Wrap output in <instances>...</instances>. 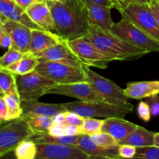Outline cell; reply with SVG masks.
I'll return each instance as SVG.
<instances>
[{
    "label": "cell",
    "instance_id": "1",
    "mask_svg": "<svg viewBox=\"0 0 159 159\" xmlns=\"http://www.w3.org/2000/svg\"><path fill=\"white\" fill-rule=\"evenodd\" d=\"M47 2L54 19L56 34L67 40L80 38L85 35L90 26L85 0Z\"/></svg>",
    "mask_w": 159,
    "mask_h": 159
},
{
    "label": "cell",
    "instance_id": "2",
    "mask_svg": "<svg viewBox=\"0 0 159 159\" xmlns=\"http://www.w3.org/2000/svg\"><path fill=\"white\" fill-rule=\"evenodd\" d=\"M83 37L115 61L136 60L149 53L120 38L111 31L102 30L94 26H89Z\"/></svg>",
    "mask_w": 159,
    "mask_h": 159
},
{
    "label": "cell",
    "instance_id": "3",
    "mask_svg": "<svg viewBox=\"0 0 159 159\" xmlns=\"http://www.w3.org/2000/svg\"><path fill=\"white\" fill-rule=\"evenodd\" d=\"M112 2L113 8L119 11L123 19L134 23L159 41V26L148 4L120 0H112Z\"/></svg>",
    "mask_w": 159,
    "mask_h": 159
},
{
    "label": "cell",
    "instance_id": "4",
    "mask_svg": "<svg viewBox=\"0 0 159 159\" xmlns=\"http://www.w3.org/2000/svg\"><path fill=\"white\" fill-rule=\"evenodd\" d=\"M64 106L66 111L74 112L84 118H124L126 114L132 113L134 110L133 105L130 102L124 105H114L107 102L79 100L64 103Z\"/></svg>",
    "mask_w": 159,
    "mask_h": 159
},
{
    "label": "cell",
    "instance_id": "5",
    "mask_svg": "<svg viewBox=\"0 0 159 159\" xmlns=\"http://www.w3.org/2000/svg\"><path fill=\"white\" fill-rule=\"evenodd\" d=\"M24 117L1 122L0 128V158L14 152L20 143L30 139L34 134Z\"/></svg>",
    "mask_w": 159,
    "mask_h": 159
},
{
    "label": "cell",
    "instance_id": "6",
    "mask_svg": "<svg viewBox=\"0 0 159 159\" xmlns=\"http://www.w3.org/2000/svg\"><path fill=\"white\" fill-rule=\"evenodd\" d=\"M83 66L77 67L60 61H43L40 62L35 70L57 84L65 85L88 82Z\"/></svg>",
    "mask_w": 159,
    "mask_h": 159
},
{
    "label": "cell",
    "instance_id": "7",
    "mask_svg": "<svg viewBox=\"0 0 159 159\" xmlns=\"http://www.w3.org/2000/svg\"><path fill=\"white\" fill-rule=\"evenodd\" d=\"M111 32L125 41L150 52H159V41L134 23L123 19L114 23Z\"/></svg>",
    "mask_w": 159,
    "mask_h": 159
},
{
    "label": "cell",
    "instance_id": "8",
    "mask_svg": "<svg viewBox=\"0 0 159 159\" xmlns=\"http://www.w3.org/2000/svg\"><path fill=\"white\" fill-rule=\"evenodd\" d=\"M16 79L21 101L38 99L46 94L48 88L57 85L54 81L43 76L36 70L26 75H17Z\"/></svg>",
    "mask_w": 159,
    "mask_h": 159
},
{
    "label": "cell",
    "instance_id": "9",
    "mask_svg": "<svg viewBox=\"0 0 159 159\" xmlns=\"http://www.w3.org/2000/svg\"><path fill=\"white\" fill-rule=\"evenodd\" d=\"M83 69L88 79V82L107 102L114 105H124L128 103L130 98L125 94L124 89H122L110 79H106L95 72L89 66L84 65Z\"/></svg>",
    "mask_w": 159,
    "mask_h": 159
},
{
    "label": "cell",
    "instance_id": "10",
    "mask_svg": "<svg viewBox=\"0 0 159 159\" xmlns=\"http://www.w3.org/2000/svg\"><path fill=\"white\" fill-rule=\"evenodd\" d=\"M68 44L80 58L82 64L86 66L105 69L109 63L115 61L107 56L94 43L84 37L68 40Z\"/></svg>",
    "mask_w": 159,
    "mask_h": 159
},
{
    "label": "cell",
    "instance_id": "11",
    "mask_svg": "<svg viewBox=\"0 0 159 159\" xmlns=\"http://www.w3.org/2000/svg\"><path fill=\"white\" fill-rule=\"evenodd\" d=\"M46 94L61 95V96L76 98L82 101L107 102L105 99L94 89V88L89 82L65 84V85L57 84L54 86L48 88L46 90Z\"/></svg>",
    "mask_w": 159,
    "mask_h": 159
},
{
    "label": "cell",
    "instance_id": "12",
    "mask_svg": "<svg viewBox=\"0 0 159 159\" xmlns=\"http://www.w3.org/2000/svg\"><path fill=\"white\" fill-rule=\"evenodd\" d=\"M35 159H87L89 155L76 145L37 144Z\"/></svg>",
    "mask_w": 159,
    "mask_h": 159
},
{
    "label": "cell",
    "instance_id": "13",
    "mask_svg": "<svg viewBox=\"0 0 159 159\" xmlns=\"http://www.w3.org/2000/svg\"><path fill=\"white\" fill-rule=\"evenodd\" d=\"M0 26L2 27L12 39V45L9 48L25 53L28 51L31 40L32 29L18 22L8 20L0 16Z\"/></svg>",
    "mask_w": 159,
    "mask_h": 159
},
{
    "label": "cell",
    "instance_id": "14",
    "mask_svg": "<svg viewBox=\"0 0 159 159\" xmlns=\"http://www.w3.org/2000/svg\"><path fill=\"white\" fill-rule=\"evenodd\" d=\"M35 55L40 62L60 61L77 67H82L84 65L80 58L69 46L68 40H67Z\"/></svg>",
    "mask_w": 159,
    "mask_h": 159
},
{
    "label": "cell",
    "instance_id": "15",
    "mask_svg": "<svg viewBox=\"0 0 159 159\" xmlns=\"http://www.w3.org/2000/svg\"><path fill=\"white\" fill-rule=\"evenodd\" d=\"M21 107L23 110L22 116L24 118L35 116L53 117L58 113L66 112L64 103H44L39 102L38 99L21 101Z\"/></svg>",
    "mask_w": 159,
    "mask_h": 159
},
{
    "label": "cell",
    "instance_id": "16",
    "mask_svg": "<svg viewBox=\"0 0 159 159\" xmlns=\"http://www.w3.org/2000/svg\"><path fill=\"white\" fill-rule=\"evenodd\" d=\"M85 4L90 26H94L102 30L111 31L114 24L111 16L112 8L96 4L89 0H85Z\"/></svg>",
    "mask_w": 159,
    "mask_h": 159
},
{
    "label": "cell",
    "instance_id": "17",
    "mask_svg": "<svg viewBox=\"0 0 159 159\" xmlns=\"http://www.w3.org/2000/svg\"><path fill=\"white\" fill-rule=\"evenodd\" d=\"M30 18L45 30L55 33L56 29L54 19L49 6L45 0H37L26 10Z\"/></svg>",
    "mask_w": 159,
    "mask_h": 159
},
{
    "label": "cell",
    "instance_id": "18",
    "mask_svg": "<svg viewBox=\"0 0 159 159\" xmlns=\"http://www.w3.org/2000/svg\"><path fill=\"white\" fill-rule=\"evenodd\" d=\"M138 127V125L129 122L124 118L110 117L103 120L101 131L112 135L119 143L134 133Z\"/></svg>",
    "mask_w": 159,
    "mask_h": 159
},
{
    "label": "cell",
    "instance_id": "19",
    "mask_svg": "<svg viewBox=\"0 0 159 159\" xmlns=\"http://www.w3.org/2000/svg\"><path fill=\"white\" fill-rule=\"evenodd\" d=\"M0 16L26 25L32 30H43L30 18L24 9L12 0H0Z\"/></svg>",
    "mask_w": 159,
    "mask_h": 159
},
{
    "label": "cell",
    "instance_id": "20",
    "mask_svg": "<svg viewBox=\"0 0 159 159\" xmlns=\"http://www.w3.org/2000/svg\"><path fill=\"white\" fill-rule=\"evenodd\" d=\"M63 40H65V39L55 33L45 30H32L28 51L37 54Z\"/></svg>",
    "mask_w": 159,
    "mask_h": 159
},
{
    "label": "cell",
    "instance_id": "21",
    "mask_svg": "<svg viewBox=\"0 0 159 159\" xmlns=\"http://www.w3.org/2000/svg\"><path fill=\"white\" fill-rule=\"evenodd\" d=\"M124 93L130 99H142L159 94V81L131 82L127 85Z\"/></svg>",
    "mask_w": 159,
    "mask_h": 159
},
{
    "label": "cell",
    "instance_id": "22",
    "mask_svg": "<svg viewBox=\"0 0 159 159\" xmlns=\"http://www.w3.org/2000/svg\"><path fill=\"white\" fill-rule=\"evenodd\" d=\"M76 146L88 155L120 158L119 155V146L116 148H111L100 147L93 142L89 135L80 134Z\"/></svg>",
    "mask_w": 159,
    "mask_h": 159
},
{
    "label": "cell",
    "instance_id": "23",
    "mask_svg": "<svg viewBox=\"0 0 159 159\" xmlns=\"http://www.w3.org/2000/svg\"><path fill=\"white\" fill-rule=\"evenodd\" d=\"M155 132L149 131L147 129L138 126L137 130L126 139L120 141L119 145L129 144L136 148L155 145Z\"/></svg>",
    "mask_w": 159,
    "mask_h": 159
},
{
    "label": "cell",
    "instance_id": "24",
    "mask_svg": "<svg viewBox=\"0 0 159 159\" xmlns=\"http://www.w3.org/2000/svg\"><path fill=\"white\" fill-rule=\"evenodd\" d=\"M39 63L40 61L35 54L30 51H26L23 54V56L20 61L4 68L10 71L15 75H26L34 71Z\"/></svg>",
    "mask_w": 159,
    "mask_h": 159
},
{
    "label": "cell",
    "instance_id": "25",
    "mask_svg": "<svg viewBox=\"0 0 159 159\" xmlns=\"http://www.w3.org/2000/svg\"><path fill=\"white\" fill-rule=\"evenodd\" d=\"M80 135L55 137L48 133H36L30 138L36 144H57L65 145H77Z\"/></svg>",
    "mask_w": 159,
    "mask_h": 159
},
{
    "label": "cell",
    "instance_id": "26",
    "mask_svg": "<svg viewBox=\"0 0 159 159\" xmlns=\"http://www.w3.org/2000/svg\"><path fill=\"white\" fill-rule=\"evenodd\" d=\"M0 90L1 96L11 95L18 92L16 75L4 68H0Z\"/></svg>",
    "mask_w": 159,
    "mask_h": 159
},
{
    "label": "cell",
    "instance_id": "27",
    "mask_svg": "<svg viewBox=\"0 0 159 159\" xmlns=\"http://www.w3.org/2000/svg\"><path fill=\"white\" fill-rule=\"evenodd\" d=\"M1 96H4L8 107V116L6 121L17 119L22 116L23 110L21 107V99L18 92L13 94Z\"/></svg>",
    "mask_w": 159,
    "mask_h": 159
},
{
    "label": "cell",
    "instance_id": "28",
    "mask_svg": "<svg viewBox=\"0 0 159 159\" xmlns=\"http://www.w3.org/2000/svg\"><path fill=\"white\" fill-rule=\"evenodd\" d=\"M16 159H35L37 153V144L27 139L22 141L14 150Z\"/></svg>",
    "mask_w": 159,
    "mask_h": 159
},
{
    "label": "cell",
    "instance_id": "29",
    "mask_svg": "<svg viewBox=\"0 0 159 159\" xmlns=\"http://www.w3.org/2000/svg\"><path fill=\"white\" fill-rule=\"evenodd\" d=\"M34 133H48L53 124L52 117L49 116H35L25 118Z\"/></svg>",
    "mask_w": 159,
    "mask_h": 159
},
{
    "label": "cell",
    "instance_id": "30",
    "mask_svg": "<svg viewBox=\"0 0 159 159\" xmlns=\"http://www.w3.org/2000/svg\"><path fill=\"white\" fill-rule=\"evenodd\" d=\"M90 137L93 142L100 147L111 148H116L119 146L118 141L112 135L105 133V132H98V133L91 135Z\"/></svg>",
    "mask_w": 159,
    "mask_h": 159
},
{
    "label": "cell",
    "instance_id": "31",
    "mask_svg": "<svg viewBox=\"0 0 159 159\" xmlns=\"http://www.w3.org/2000/svg\"><path fill=\"white\" fill-rule=\"evenodd\" d=\"M102 124H103V120H97L91 117L85 118L83 125L79 127L80 128V134L91 136L94 134L101 131Z\"/></svg>",
    "mask_w": 159,
    "mask_h": 159
},
{
    "label": "cell",
    "instance_id": "32",
    "mask_svg": "<svg viewBox=\"0 0 159 159\" xmlns=\"http://www.w3.org/2000/svg\"><path fill=\"white\" fill-rule=\"evenodd\" d=\"M23 54L24 53L13 48H8V51L0 58V68H7L17 62L22 58Z\"/></svg>",
    "mask_w": 159,
    "mask_h": 159
},
{
    "label": "cell",
    "instance_id": "33",
    "mask_svg": "<svg viewBox=\"0 0 159 159\" xmlns=\"http://www.w3.org/2000/svg\"><path fill=\"white\" fill-rule=\"evenodd\" d=\"M132 159H159V148L155 145L137 148L135 156Z\"/></svg>",
    "mask_w": 159,
    "mask_h": 159
},
{
    "label": "cell",
    "instance_id": "34",
    "mask_svg": "<svg viewBox=\"0 0 159 159\" xmlns=\"http://www.w3.org/2000/svg\"><path fill=\"white\" fill-rule=\"evenodd\" d=\"M84 120L85 118L74 112H65V120H66V124H68V125H74L81 127L83 125Z\"/></svg>",
    "mask_w": 159,
    "mask_h": 159
},
{
    "label": "cell",
    "instance_id": "35",
    "mask_svg": "<svg viewBox=\"0 0 159 159\" xmlns=\"http://www.w3.org/2000/svg\"><path fill=\"white\" fill-rule=\"evenodd\" d=\"M138 114L139 117L144 122L150 121L152 117V112H151L150 107L146 102L141 101L138 107Z\"/></svg>",
    "mask_w": 159,
    "mask_h": 159
},
{
    "label": "cell",
    "instance_id": "36",
    "mask_svg": "<svg viewBox=\"0 0 159 159\" xmlns=\"http://www.w3.org/2000/svg\"><path fill=\"white\" fill-rule=\"evenodd\" d=\"M137 148L129 144L119 145V155L121 158L132 159L135 156Z\"/></svg>",
    "mask_w": 159,
    "mask_h": 159
},
{
    "label": "cell",
    "instance_id": "37",
    "mask_svg": "<svg viewBox=\"0 0 159 159\" xmlns=\"http://www.w3.org/2000/svg\"><path fill=\"white\" fill-rule=\"evenodd\" d=\"M146 102L149 105L152 112V116H159V94L156 96L148 97L146 100Z\"/></svg>",
    "mask_w": 159,
    "mask_h": 159
},
{
    "label": "cell",
    "instance_id": "38",
    "mask_svg": "<svg viewBox=\"0 0 159 159\" xmlns=\"http://www.w3.org/2000/svg\"><path fill=\"white\" fill-rule=\"evenodd\" d=\"M0 45L2 48H9L12 45L11 37L1 26H0Z\"/></svg>",
    "mask_w": 159,
    "mask_h": 159
},
{
    "label": "cell",
    "instance_id": "39",
    "mask_svg": "<svg viewBox=\"0 0 159 159\" xmlns=\"http://www.w3.org/2000/svg\"><path fill=\"white\" fill-rule=\"evenodd\" d=\"M65 125H62V124H54L53 123L52 125L48 130V133L49 134L52 135V136L55 137H61V136H65Z\"/></svg>",
    "mask_w": 159,
    "mask_h": 159
},
{
    "label": "cell",
    "instance_id": "40",
    "mask_svg": "<svg viewBox=\"0 0 159 159\" xmlns=\"http://www.w3.org/2000/svg\"><path fill=\"white\" fill-rule=\"evenodd\" d=\"M8 116V107L4 96H0V119L1 122L6 121Z\"/></svg>",
    "mask_w": 159,
    "mask_h": 159
},
{
    "label": "cell",
    "instance_id": "41",
    "mask_svg": "<svg viewBox=\"0 0 159 159\" xmlns=\"http://www.w3.org/2000/svg\"><path fill=\"white\" fill-rule=\"evenodd\" d=\"M65 135L67 136H77L80 135V128L79 127H76L74 125H68L66 124L65 126Z\"/></svg>",
    "mask_w": 159,
    "mask_h": 159
},
{
    "label": "cell",
    "instance_id": "42",
    "mask_svg": "<svg viewBox=\"0 0 159 159\" xmlns=\"http://www.w3.org/2000/svg\"><path fill=\"white\" fill-rule=\"evenodd\" d=\"M36 1H37V0H14V2L25 11Z\"/></svg>",
    "mask_w": 159,
    "mask_h": 159
},
{
    "label": "cell",
    "instance_id": "43",
    "mask_svg": "<svg viewBox=\"0 0 159 159\" xmlns=\"http://www.w3.org/2000/svg\"><path fill=\"white\" fill-rule=\"evenodd\" d=\"M53 123L57 124H62V125H66V120H65V112L60 113L56 116H53Z\"/></svg>",
    "mask_w": 159,
    "mask_h": 159
},
{
    "label": "cell",
    "instance_id": "44",
    "mask_svg": "<svg viewBox=\"0 0 159 159\" xmlns=\"http://www.w3.org/2000/svg\"><path fill=\"white\" fill-rule=\"evenodd\" d=\"M151 8V10H152V13L155 16V19H156L157 22H158V24L159 26V2L157 1H154L152 4L149 5Z\"/></svg>",
    "mask_w": 159,
    "mask_h": 159
},
{
    "label": "cell",
    "instance_id": "45",
    "mask_svg": "<svg viewBox=\"0 0 159 159\" xmlns=\"http://www.w3.org/2000/svg\"><path fill=\"white\" fill-rule=\"evenodd\" d=\"M89 1L96 3V4L102 5V6H107V7H110L113 9V3L112 0H89Z\"/></svg>",
    "mask_w": 159,
    "mask_h": 159
},
{
    "label": "cell",
    "instance_id": "46",
    "mask_svg": "<svg viewBox=\"0 0 159 159\" xmlns=\"http://www.w3.org/2000/svg\"><path fill=\"white\" fill-rule=\"evenodd\" d=\"M120 1L128 2H135V3H141V4H152L154 1L156 0H120Z\"/></svg>",
    "mask_w": 159,
    "mask_h": 159
},
{
    "label": "cell",
    "instance_id": "47",
    "mask_svg": "<svg viewBox=\"0 0 159 159\" xmlns=\"http://www.w3.org/2000/svg\"><path fill=\"white\" fill-rule=\"evenodd\" d=\"M87 159H124L121 158H110V157L98 156V155H89Z\"/></svg>",
    "mask_w": 159,
    "mask_h": 159
},
{
    "label": "cell",
    "instance_id": "48",
    "mask_svg": "<svg viewBox=\"0 0 159 159\" xmlns=\"http://www.w3.org/2000/svg\"><path fill=\"white\" fill-rule=\"evenodd\" d=\"M155 145L159 148V133H155Z\"/></svg>",
    "mask_w": 159,
    "mask_h": 159
},
{
    "label": "cell",
    "instance_id": "49",
    "mask_svg": "<svg viewBox=\"0 0 159 159\" xmlns=\"http://www.w3.org/2000/svg\"><path fill=\"white\" fill-rule=\"evenodd\" d=\"M47 2H52V1H55V0H45Z\"/></svg>",
    "mask_w": 159,
    "mask_h": 159
},
{
    "label": "cell",
    "instance_id": "50",
    "mask_svg": "<svg viewBox=\"0 0 159 159\" xmlns=\"http://www.w3.org/2000/svg\"><path fill=\"white\" fill-rule=\"evenodd\" d=\"M55 1H57V2H61V1H65V0H55Z\"/></svg>",
    "mask_w": 159,
    "mask_h": 159
},
{
    "label": "cell",
    "instance_id": "51",
    "mask_svg": "<svg viewBox=\"0 0 159 159\" xmlns=\"http://www.w3.org/2000/svg\"><path fill=\"white\" fill-rule=\"evenodd\" d=\"M12 1H14V0H12Z\"/></svg>",
    "mask_w": 159,
    "mask_h": 159
}]
</instances>
